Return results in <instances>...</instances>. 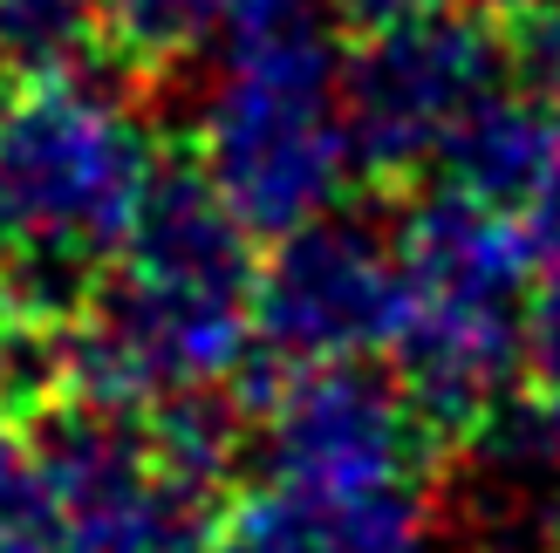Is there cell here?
<instances>
[{
    "label": "cell",
    "mask_w": 560,
    "mask_h": 553,
    "mask_svg": "<svg viewBox=\"0 0 560 553\" xmlns=\"http://www.w3.org/2000/svg\"><path fill=\"white\" fill-rule=\"evenodd\" d=\"M158 144L117 82L90 69H14L0 82V239L14 308L69 321L124 254Z\"/></svg>",
    "instance_id": "1"
},
{
    "label": "cell",
    "mask_w": 560,
    "mask_h": 553,
    "mask_svg": "<svg viewBox=\"0 0 560 553\" xmlns=\"http://www.w3.org/2000/svg\"><path fill=\"white\" fill-rule=\"evenodd\" d=\"M219 82L199 109L191 157L254 239H280L335 212L349 191L342 48L328 0H246L219 35Z\"/></svg>",
    "instance_id": "2"
},
{
    "label": "cell",
    "mask_w": 560,
    "mask_h": 553,
    "mask_svg": "<svg viewBox=\"0 0 560 553\" xmlns=\"http://www.w3.org/2000/svg\"><path fill=\"white\" fill-rule=\"evenodd\" d=\"M513 35L486 8H431L397 27H376L342 55L335 96H342L349 164L362 185H410L431 172L444 137L479 96L506 90Z\"/></svg>",
    "instance_id": "3"
},
{
    "label": "cell",
    "mask_w": 560,
    "mask_h": 553,
    "mask_svg": "<svg viewBox=\"0 0 560 553\" xmlns=\"http://www.w3.org/2000/svg\"><path fill=\"white\" fill-rule=\"evenodd\" d=\"M233 390L254 410V458L267 485L307 492V499H355L383 485H424L438 445L389 369L370 363H301L280 369L254 355Z\"/></svg>",
    "instance_id": "4"
},
{
    "label": "cell",
    "mask_w": 560,
    "mask_h": 553,
    "mask_svg": "<svg viewBox=\"0 0 560 553\" xmlns=\"http://www.w3.org/2000/svg\"><path fill=\"white\" fill-rule=\"evenodd\" d=\"M410 321V273L397 233L362 212H322L267 239L254 267V342L280 369L370 363Z\"/></svg>",
    "instance_id": "5"
},
{
    "label": "cell",
    "mask_w": 560,
    "mask_h": 553,
    "mask_svg": "<svg viewBox=\"0 0 560 553\" xmlns=\"http://www.w3.org/2000/svg\"><path fill=\"white\" fill-rule=\"evenodd\" d=\"M21 431L48 492V519L82 553H206L212 513L185 506L158 479L137 410L55 397L21 417Z\"/></svg>",
    "instance_id": "6"
},
{
    "label": "cell",
    "mask_w": 560,
    "mask_h": 553,
    "mask_svg": "<svg viewBox=\"0 0 560 553\" xmlns=\"http://www.w3.org/2000/svg\"><path fill=\"white\" fill-rule=\"evenodd\" d=\"M389 355L410 417L424 424L438 458H458L465 437L520 390V308L410 294V321Z\"/></svg>",
    "instance_id": "7"
},
{
    "label": "cell",
    "mask_w": 560,
    "mask_h": 553,
    "mask_svg": "<svg viewBox=\"0 0 560 553\" xmlns=\"http://www.w3.org/2000/svg\"><path fill=\"white\" fill-rule=\"evenodd\" d=\"M124 273L178 294H226V301H254V267L260 246L240 226V212L212 191L191 151H158V172L137 199V219L124 233Z\"/></svg>",
    "instance_id": "8"
},
{
    "label": "cell",
    "mask_w": 560,
    "mask_h": 553,
    "mask_svg": "<svg viewBox=\"0 0 560 553\" xmlns=\"http://www.w3.org/2000/svg\"><path fill=\"white\" fill-rule=\"evenodd\" d=\"M206 553H431V499L424 485H383L355 499L254 485L212 513Z\"/></svg>",
    "instance_id": "9"
},
{
    "label": "cell",
    "mask_w": 560,
    "mask_h": 553,
    "mask_svg": "<svg viewBox=\"0 0 560 553\" xmlns=\"http://www.w3.org/2000/svg\"><path fill=\"white\" fill-rule=\"evenodd\" d=\"M397 254H404L417 301H499V308H520L526 281H534V260H526L513 219L465 199L452 185H424L417 199H404Z\"/></svg>",
    "instance_id": "10"
},
{
    "label": "cell",
    "mask_w": 560,
    "mask_h": 553,
    "mask_svg": "<svg viewBox=\"0 0 560 553\" xmlns=\"http://www.w3.org/2000/svg\"><path fill=\"white\" fill-rule=\"evenodd\" d=\"M438 185L465 191L492 212H526L560 178V103L540 90H492L458 117L438 151Z\"/></svg>",
    "instance_id": "11"
},
{
    "label": "cell",
    "mask_w": 560,
    "mask_h": 553,
    "mask_svg": "<svg viewBox=\"0 0 560 553\" xmlns=\"http://www.w3.org/2000/svg\"><path fill=\"white\" fill-rule=\"evenodd\" d=\"M144 424V451L158 464V479L178 492L185 506L219 513L233 499V479L246 451H254V410L233 383H206V390H172L137 410Z\"/></svg>",
    "instance_id": "12"
},
{
    "label": "cell",
    "mask_w": 560,
    "mask_h": 553,
    "mask_svg": "<svg viewBox=\"0 0 560 553\" xmlns=\"http://www.w3.org/2000/svg\"><path fill=\"white\" fill-rule=\"evenodd\" d=\"M240 8L246 0H109L96 62H109L124 82L178 75L206 42L226 35Z\"/></svg>",
    "instance_id": "13"
},
{
    "label": "cell",
    "mask_w": 560,
    "mask_h": 553,
    "mask_svg": "<svg viewBox=\"0 0 560 553\" xmlns=\"http://www.w3.org/2000/svg\"><path fill=\"white\" fill-rule=\"evenodd\" d=\"M109 0H0L8 69H96Z\"/></svg>",
    "instance_id": "14"
},
{
    "label": "cell",
    "mask_w": 560,
    "mask_h": 553,
    "mask_svg": "<svg viewBox=\"0 0 560 553\" xmlns=\"http://www.w3.org/2000/svg\"><path fill=\"white\" fill-rule=\"evenodd\" d=\"M520 383L560 403V267L540 273L534 301L520 308Z\"/></svg>",
    "instance_id": "15"
},
{
    "label": "cell",
    "mask_w": 560,
    "mask_h": 553,
    "mask_svg": "<svg viewBox=\"0 0 560 553\" xmlns=\"http://www.w3.org/2000/svg\"><path fill=\"white\" fill-rule=\"evenodd\" d=\"M42 519H48V492L35 472V451H27V431L21 417L0 410V540L21 527H42Z\"/></svg>",
    "instance_id": "16"
},
{
    "label": "cell",
    "mask_w": 560,
    "mask_h": 553,
    "mask_svg": "<svg viewBox=\"0 0 560 553\" xmlns=\"http://www.w3.org/2000/svg\"><path fill=\"white\" fill-rule=\"evenodd\" d=\"M506 35H513V69L526 75V90L560 103V0H534Z\"/></svg>",
    "instance_id": "17"
},
{
    "label": "cell",
    "mask_w": 560,
    "mask_h": 553,
    "mask_svg": "<svg viewBox=\"0 0 560 553\" xmlns=\"http://www.w3.org/2000/svg\"><path fill=\"white\" fill-rule=\"evenodd\" d=\"M431 8H444V0H328V14L342 27H355V35H376V27H397V21L431 14Z\"/></svg>",
    "instance_id": "18"
},
{
    "label": "cell",
    "mask_w": 560,
    "mask_h": 553,
    "mask_svg": "<svg viewBox=\"0 0 560 553\" xmlns=\"http://www.w3.org/2000/svg\"><path fill=\"white\" fill-rule=\"evenodd\" d=\"M0 553H82L55 519H42V527H21V533H8L0 540Z\"/></svg>",
    "instance_id": "19"
},
{
    "label": "cell",
    "mask_w": 560,
    "mask_h": 553,
    "mask_svg": "<svg viewBox=\"0 0 560 553\" xmlns=\"http://www.w3.org/2000/svg\"><path fill=\"white\" fill-rule=\"evenodd\" d=\"M14 315V260H8V239H0V328Z\"/></svg>",
    "instance_id": "20"
},
{
    "label": "cell",
    "mask_w": 560,
    "mask_h": 553,
    "mask_svg": "<svg viewBox=\"0 0 560 553\" xmlns=\"http://www.w3.org/2000/svg\"><path fill=\"white\" fill-rule=\"evenodd\" d=\"M479 8H486V14H499V21H520L526 8H534V0H479Z\"/></svg>",
    "instance_id": "21"
},
{
    "label": "cell",
    "mask_w": 560,
    "mask_h": 553,
    "mask_svg": "<svg viewBox=\"0 0 560 553\" xmlns=\"http://www.w3.org/2000/svg\"><path fill=\"white\" fill-rule=\"evenodd\" d=\"M0 69H8V55H0Z\"/></svg>",
    "instance_id": "22"
}]
</instances>
